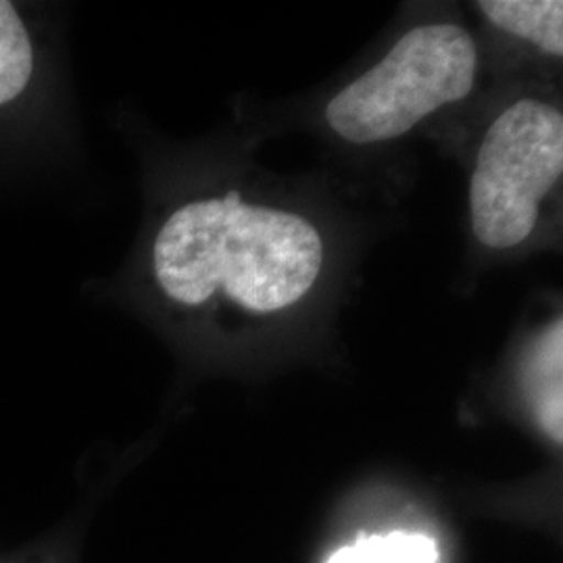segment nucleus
Listing matches in <instances>:
<instances>
[{
	"label": "nucleus",
	"mask_w": 563,
	"mask_h": 563,
	"mask_svg": "<svg viewBox=\"0 0 563 563\" xmlns=\"http://www.w3.org/2000/svg\"><path fill=\"white\" fill-rule=\"evenodd\" d=\"M330 262L320 223L242 188L181 202L153 241V276L181 311L234 330L274 328L316 299Z\"/></svg>",
	"instance_id": "1"
},
{
	"label": "nucleus",
	"mask_w": 563,
	"mask_h": 563,
	"mask_svg": "<svg viewBox=\"0 0 563 563\" xmlns=\"http://www.w3.org/2000/svg\"><path fill=\"white\" fill-rule=\"evenodd\" d=\"M478 74L481 48L463 23H418L328 99L323 123L334 139L353 146L401 141L423 121L470 99Z\"/></svg>",
	"instance_id": "2"
},
{
	"label": "nucleus",
	"mask_w": 563,
	"mask_h": 563,
	"mask_svg": "<svg viewBox=\"0 0 563 563\" xmlns=\"http://www.w3.org/2000/svg\"><path fill=\"white\" fill-rule=\"evenodd\" d=\"M562 178V107L544 95L504 102L484 125L467 178L476 244L488 255L532 246L560 197Z\"/></svg>",
	"instance_id": "3"
},
{
	"label": "nucleus",
	"mask_w": 563,
	"mask_h": 563,
	"mask_svg": "<svg viewBox=\"0 0 563 563\" xmlns=\"http://www.w3.org/2000/svg\"><path fill=\"white\" fill-rule=\"evenodd\" d=\"M474 9L509 41L523 42L547 59L562 60V0H481Z\"/></svg>",
	"instance_id": "4"
},
{
	"label": "nucleus",
	"mask_w": 563,
	"mask_h": 563,
	"mask_svg": "<svg viewBox=\"0 0 563 563\" xmlns=\"http://www.w3.org/2000/svg\"><path fill=\"white\" fill-rule=\"evenodd\" d=\"M563 323L558 313L532 342L526 365L528 393L537 420L553 443H562Z\"/></svg>",
	"instance_id": "5"
},
{
	"label": "nucleus",
	"mask_w": 563,
	"mask_h": 563,
	"mask_svg": "<svg viewBox=\"0 0 563 563\" xmlns=\"http://www.w3.org/2000/svg\"><path fill=\"white\" fill-rule=\"evenodd\" d=\"M439 544L420 532L362 537L330 555L325 563H437Z\"/></svg>",
	"instance_id": "6"
},
{
	"label": "nucleus",
	"mask_w": 563,
	"mask_h": 563,
	"mask_svg": "<svg viewBox=\"0 0 563 563\" xmlns=\"http://www.w3.org/2000/svg\"><path fill=\"white\" fill-rule=\"evenodd\" d=\"M34 71L30 34L11 2L0 0V104L18 99Z\"/></svg>",
	"instance_id": "7"
},
{
	"label": "nucleus",
	"mask_w": 563,
	"mask_h": 563,
	"mask_svg": "<svg viewBox=\"0 0 563 563\" xmlns=\"http://www.w3.org/2000/svg\"><path fill=\"white\" fill-rule=\"evenodd\" d=\"M0 563H76L74 530L53 526L18 547H0Z\"/></svg>",
	"instance_id": "8"
}]
</instances>
